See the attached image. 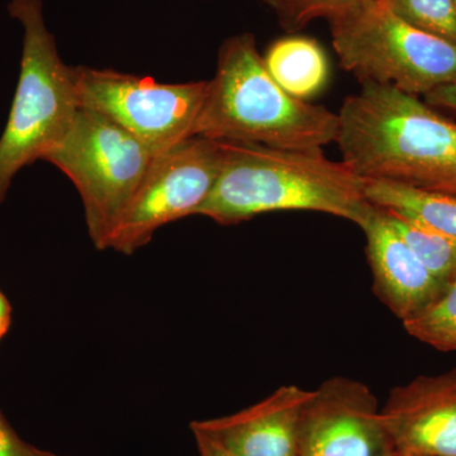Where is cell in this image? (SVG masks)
<instances>
[{"label": "cell", "instance_id": "obj_9", "mask_svg": "<svg viewBox=\"0 0 456 456\" xmlns=\"http://www.w3.org/2000/svg\"><path fill=\"white\" fill-rule=\"evenodd\" d=\"M301 456H398L367 384L334 377L311 391L303 412Z\"/></svg>", "mask_w": 456, "mask_h": 456}, {"label": "cell", "instance_id": "obj_15", "mask_svg": "<svg viewBox=\"0 0 456 456\" xmlns=\"http://www.w3.org/2000/svg\"><path fill=\"white\" fill-rule=\"evenodd\" d=\"M389 221L412 248L428 272L444 287L456 281V236L437 232L387 212Z\"/></svg>", "mask_w": 456, "mask_h": 456}, {"label": "cell", "instance_id": "obj_14", "mask_svg": "<svg viewBox=\"0 0 456 456\" xmlns=\"http://www.w3.org/2000/svg\"><path fill=\"white\" fill-rule=\"evenodd\" d=\"M365 194L383 211L395 213L437 232L456 236L454 196L379 180H365Z\"/></svg>", "mask_w": 456, "mask_h": 456}, {"label": "cell", "instance_id": "obj_18", "mask_svg": "<svg viewBox=\"0 0 456 456\" xmlns=\"http://www.w3.org/2000/svg\"><path fill=\"white\" fill-rule=\"evenodd\" d=\"M360 0H285L279 9L281 25L288 31H298L317 18H332Z\"/></svg>", "mask_w": 456, "mask_h": 456}, {"label": "cell", "instance_id": "obj_1", "mask_svg": "<svg viewBox=\"0 0 456 456\" xmlns=\"http://www.w3.org/2000/svg\"><path fill=\"white\" fill-rule=\"evenodd\" d=\"M338 114L341 161L360 178L456 197V123L421 98L365 83Z\"/></svg>", "mask_w": 456, "mask_h": 456}, {"label": "cell", "instance_id": "obj_20", "mask_svg": "<svg viewBox=\"0 0 456 456\" xmlns=\"http://www.w3.org/2000/svg\"><path fill=\"white\" fill-rule=\"evenodd\" d=\"M191 430L193 432L194 439H196L200 456H239L227 449L220 441L207 435L206 432L196 430V428H191Z\"/></svg>", "mask_w": 456, "mask_h": 456}, {"label": "cell", "instance_id": "obj_10", "mask_svg": "<svg viewBox=\"0 0 456 456\" xmlns=\"http://www.w3.org/2000/svg\"><path fill=\"white\" fill-rule=\"evenodd\" d=\"M380 412L398 456H456V368L395 387Z\"/></svg>", "mask_w": 456, "mask_h": 456}, {"label": "cell", "instance_id": "obj_12", "mask_svg": "<svg viewBox=\"0 0 456 456\" xmlns=\"http://www.w3.org/2000/svg\"><path fill=\"white\" fill-rule=\"evenodd\" d=\"M360 230L367 239L374 294L402 322L424 310L446 289L379 207Z\"/></svg>", "mask_w": 456, "mask_h": 456}, {"label": "cell", "instance_id": "obj_24", "mask_svg": "<svg viewBox=\"0 0 456 456\" xmlns=\"http://www.w3.org/2000/svg\"><path fill=\"white\" fill-rule=\"evenodd\" d=\"M455 7H456V0H455Z\"/></svg>", "mask_w": 456, "mask_h": 456}, {"label": "cell", "instance_id": "obj_16", "mask_svg": "<svg viewBox=\"0 0 456 456\" xmlns=\"http://www.w3.org/2000/svg\"><path fill=\"white\" fill-rule=\"evenodd\" d=\"M407 334L434 349L456 353V281L415 316L404 321Z\"/></svg>", "mask_w": 456, "mask_h": 456}, {"label": "cell", "instance_id": "obj_17", "mask_svg": "<svg viewBox=\"0 0 456 456\" xmlns=\"http://www.w3.org/2000/svg\"><path fill=\"white\" fill-rule=\"evenodd\" d=\"M407 23L456 44L455 0H386Z\"/></svg>", "mask_w": 456, "mask_h": 456}, {"label": "cell", "instance_id": "obj_22", "mask_svg": "<svg viewBox=\"0 0 456 456\" xmlns=\"http://www.w3.org/2000/svg\"><path fill=\"white\" fill-rule=\"evenodd\" d=\"M12 305L5 294L0 289V342L8 334L12 326Z\"/></svg>", "mask_w": 456, "mask_h": 456}, {"label": "cell", "instance_id": "obj_23", "mask_svg": "<svg viewBox=\"0 0 456 456\" xmlns=\"http://www.w3.org/2000/svg\"><path fill=\"white\" fill-rule=\"evenodd\" d=\"M263 2H265L266 4H269L270 7L274 8L278 12L281 5L284 4L285 0H263Z\"/></svg>", "mask_w": 456, "mask_h": 456}, {"label": "cell", "instance_id": "obj_5", "mask_svg": "<svg viewBox=\"0 0 456 456\" xmlns=\"http://www.w3.org/2000/svg\"><path fill=\"white\" fill-rule=\"evenodd\" d=\"M329 20L341 68L362 84L425 97L456 83V44L410 25L386 0H360Z\"/></svg>", "mask_w": 456, "mask_h": 456}, {"label": "cell", "instance_id": "obj_19", "mask_svg": "<svg viewBox=\"0 0 456 456\" xmlns=\"http://www.w3.org/2000/svg\"><path fill=\"white\" fill-rule=\"evenodd\" d=\"M0 456H61L26 443L0 410Z\"/></svg>", "mask_w": 456, "mask_h": 456}, {"label": "cell", "instance_id": "obj_2", "mask_svg": "<svg viewBox=\"0 0 456 456\" xmlns=\"http://www.w3.org/2000/svg\"><path fill=\"white\" fill-rule=\"evenodd\" d=\"M224 163L217 182L197 215L236 224L281 211H311L362 228L377 206L365 180L322 149L289 150L257 143L221 142Z\"/></svg>", "mask_w": 456, "mask_h": 456}, {"label": "cell", "instance_id": "obj_6", "mask_svg": "<svg viewBox=\"0 0 456 456\" xmlns=\"http://www.w3.org/2000/svg\"><path fill=\"white\" fill-rule=\"evenodd\" d=\"M155 156L112 119L80 107L68 134L45 161L74 183L90 240L98 250H106L110 233Z\"/></svg>", "mask_w": 456, "mask_h": 456}, {"label": "cell", "instance_id": "obj_21", "mask_svg": "<svg viewBox=\"0 0 456 456\" xmlns=\"http://www.w3.org/2000/svg\"><path fill=\"white\" fill-rule=\"evenodd\" d=\"M426 103L434 108H444L456 113V83L432 90L425 95Z\"/></svg>", "mask_w": 456, "mask_h": 456}, {"label": "cell", "instance_id": "obj_11", "mask_svg": "<svg viewBox=\"0 0 456 456\" xmlns=\"http://www.w3.org/2000/svg\"><path fill=\"white\" fill-rule=\"evenodd\" d=\"M311 391L283 386L240 412L193 421L239 456H301L303 412Z\"/></svg>", "mask_w": 456, "mask_h": 456}, {"label": "cell", "instance_id": "obj_13", "mask_svg": "<svg viewBox=\"0 0 456 456\" xmlns=\"http://www.w3.org/2000/svg\"><path fill=\"white\" fill-rule=\"evenodd\" d=\"M263 60L270 77L284 92L299 101L308 102L316 97L329 82V60L314 38H281L272 44Z\"/></svg>", "mask_w": 456, "mask_h": 456}, {"label": "cell", "instance_id": "obj_8", "mask_svg": "<svg viewBox=\"0 0 456 456\" xmlns=\"http://www.w3.org/2000/svg\"><path fill=\"white\" fill-rule=\"evenodd\" d=\"M224 163L220 141L194 136L156 155L107 248L132 255L149 244L159 228L197 215L208 198Z\"/></svg>", "mask_w": 456, "mask_h": 456}, {"label": "cell", "instance_id": "obj_4", "mask_svg": "<svg viewBox=\"0 0 456 456\" xmlns=\"http://www.w3.org/2000/svg\"><path fill=\"white\" fill-rule=\"evenodd\" d=\"M8 12L23 27L16 94L0 137V204L23 167L45 160L80 110L77 68L62 61L47 29L42 0H11Z\"/></svg>", "mask_w": 456, "mask_h": 456}, {"label": "cell", "instance_id": "obj_7", "mask_svg": "<svg viewBox=\"0 0 456 456\" xmlns=\"http://www.w3.org/2000/svg\"><path fill=\"white\" fill-rule=\"evenodd\" d=\"M80 107L112 119L159 155L193 137L208 80L182 84L110 69L77 68Z\"/></svg>", "mask_w": 456, "mask_h": 456}, {"label": "cell", "instance_id": "obj_3", "mask_svg": "<svg viewBox=\"0 0 456 456\" xmlns=\"http://www.w3.org/2000/svg\"><path fill=\"white\" fill-rule=\"evenodd\" d=\"M338 128V113L284 92L266 70L254 36L242 33L222 45L193 137L312 150L336 142Z\"/></svg>", "mask_w": 456, "mask_h": 456}]
</instances>
